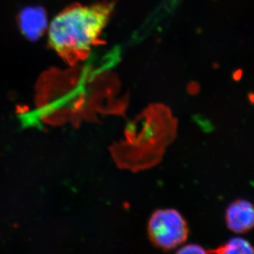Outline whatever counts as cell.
<instances>
[{"mask_svg": "<svg viewBox=\"0 0 254 254\" xmlns=\"http://www.w3.org/2000/svg\"><path fill=\"white\" fill-rule=\"evenodd\" d=\"M114 6L109 1L68 6L48 26L50 48L70 65L86 60L99 43Z\"/></svg>", "mask_w": 254, "mask_h": 254, "instance_id": "obj_1", "label": "cell"}, {"mask_svg": "<svg viewBox=\"0 0 254 254\" xmlns=\"http://www.w3.org/2000/svg\"><path fill=\"white\" fill-rule=\"evenodd\" d=\"M148 235L159 248L170 250L184 243L189 230L183 216L174 209L155 211L148 222Z\"/></svg>", "mask_w": 254, "mask_h": 254, "instance_id": "obj_2", "label": "cell"}, {"mask_svg": "<svg viewBox=\"0 0 254 254\" xmlns=\"http://www.w3.org/2000/svg\"><path fill=\"white\" fill-rule=\"evenodd\" d=\"M227 227L237 234H245L254 228V205L247 199L232 202L225 212Z\"/></svg>", "mask_w": 254, "mask_h": 254, "instance_id": "obj_3", "label": "cell"}, {"mask_svg": "<svg viewBox=\"0 0 254 254\" xmlns=\"http://www.w3.org/2000/svg\"><path fill=\"white\" fill-rule=\"evenodd\" d=\"M18 28L28 40L36 41L48 29V16L41 6H28L18 15Z\"/></svg>", "mask_w": 254, "mask_h": 254, "instance_id": "obj_4", "label": "cell"}, {"mask_svg": "<svg viewBox=\"0 0 254 254\" xmlns=\"http://www.w3.org/2000/svg\"><path fill=\"white\" fill-rule=\"evenodd\" d=\"M213 252L226 254H254V247L248 240L242 237H234L220 245Z\"/></svg>", "mask_w": 254, "mask_h": 254, "instance_id": "obj_5", "label": "cell"}, {"mask_svg": "<svg viewBox=\"0 0 254 254\" xmlns=\"http://www.w3.org/2000/svg\"><path fill=\"white\" fill-rule=\"evenodd\" d=\"M179 254H205L204 248L198 245H188L182 247L177 252Z\"/></svg>", "mask_w": 254, "mask_h": 254, "instance_id": "obj_6", "label": "cell"}, {"mask_svg": "<svg viewBox=\"0 0 254 254\" xmlns=\"http://www.w3.org/2000/svg\"><path fill=\"white\" fill-rule=\"evenodd\" d=\"M252 187H254V181L252 182Z\"/></svg>", "mask_w": 254, "mask_h": 254, "instance_id": "obj_7", "label": "cell"}]
</instances>
